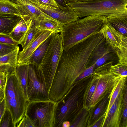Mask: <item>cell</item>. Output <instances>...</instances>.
<instances>
[{
  "instance_id": "1",
  "label": "cell",
  "mask_w": 127,
  "mask_h": 127,
  "mask_svg": "<svg viewBox=\"0 0 127 127\" xmlns=\"http://www.w3.org/2000/svg\"><path fill=\"white\" fill-rule=\"evenodd\" d=\"M103 37L99 33L63 51L50 89L55 95L63 97L87 68L89 57Z\"/></svg>"
},
{
  "instance_id": "2",
  "label": "cell",
  "mask_w": 127,
  "mask_h": 127,
  "mask_svg": "<svg viewBox=\"0 0 127 127\" xmlns=\"http://www.w3.org/2000/svg\"><path fill=\"white\" fill-rule=\"evenodd\" d=\"M106 16L92 15L79 18L63 26L60 33L64 51L95 35L107 22Z\"/></svg>"
},
{
  "instance_id": "3",
  "label": "cell",
  "mask_w": 127,
  "mask_h": 127,
  "mask_svg": "<svg viewBox=\"0 0 127 127\" xmlns=\"http://www.w3.org/2000/svg\"><path fill=\"white\" fill-rule=\"evenodd\" d=\"M91 75L75 82L57 102L54 127H61L63 123L71 124L83 108L84 93Z\"/></svg>"
},
{
  "instance_id": "4",
  "label": "cell",
  "mask_w": 127,
  "mask_h": 127,
  "mask_svg": "<svg viewBox=\"0 0 127 127\" xmlns=\"http://www.w3.org/2000/svg\"><path fill=\"white\" fill-rule=\"evenodd\" d=\"M79 18L96 15L107 18L127 16V0H98L86 2H67Z\"/></svg>"
},
{
  "instance_id": "5",
  "label": "cell",
  "mask_w": 127,
  "mask_h": 127,
  "mask_svg": "<svg viewBox=\"0 0 127 127\" xmlns=\"http://www.w3.org/2000/svg\"><path fill=\"white\" fill-rule=\"evenodd\" d=\"M4 91L6 108L10 111L16 127L25 115L27 101L14 69L7 75Z\"/></svg>"
},
{
  "instance_id": "6",
  "label": "cell",
  "mask_w": 127,
  "mask_h": 127,
  "mask_svg": "<svg viewBox=\"0 0 127 127\" xmlns=\"http://www.w3.org/2000/svg\"><path fill=\"white\" fill-rule=\"evenodd\" d=\"M63 51L60 34L53 33L47 49L38 65L44 76L49 93Z\"/></svg>"
},
{
  "instance_id": "7",
  "label": "cell",
  "mask_w": 127,
  "mask_h": 127,
  "mask_svg": "<svg viewBox=\"0 0 127 127\" xmlns=\"http://www.w3.org/2000/svg\"><path fill=\"white\" fill-rule=\"evenodd\" d=\"M57 102L50 100L27 101L25 115L36 127H54Z\"/></svg>"
},
{
  "instance_id": "8",
  "label": "cell",
  "mask_w": 127,
  "mask_h": 127,
  "mask_svg": "<svg viewBox=\"0 0 127 127\" xmlns=\"http://www.w3.org/2000/svg\"><path fill=\"white\" fill-rule=\"evenodd\" d=\"M113 61L107 63L95 69L98 75V81L90 103L89 109H94L96 105L110 93L121 77L109 70Z\"/></svg>"
},
{
  "instance_id": "9",
  "label": "cell",
  "mask_w": 127,
  "mask_h": 127,
  "mask_svg": "<svg viewBox=\"0 0 127 127\" xmlns=\"http://www.w3.org/2000/svg\"><path fill=\"white\" fill-rule=\"evenodd\" d=\"M27 94L28 101L50 100L45 79L38 65L29 64Z\"/></svg>"
},
{
  "instance_id": "10",
  "label": "cell",
  "mask_w": 127,
  "mask_h": 127,
  "mask_svg": "<svg viewBox=\"0 0 127 127\" xmlns=\"http://www.w3.org/2000/svg\"><path fill=\"white\" fill-rule=\"evenodd\" d=\"M116 55L119 63L127 64V37L115 29L109 23H105L99 32Z\"/></svg>"
},
{
  "instance_id": "11",
  "label": "cell",
  "mask_w": 127,
  "mask_h": 127,
  "mask_svg": "<svg viewBox=\"0 0 127 127\" xmlns=\"http://www.w3.org/2000/svg\"><path fill=\"white\" fill-rule=\"evenodd\" d=\"M116 55L112 47L106 44L103 37L92 52L87 62V68L94 64L95 69L107 63L113 61Z\"/></svg>"
},
{
  "instance_id": "12",
  "label": "cell",
  "mask_w": 127,
  "mask_h": 127,
  "mask_svg": "<svg viewBox=\"0 0 127 127\" xmlns=\"http://www.w3.org/2000/svg\"><path fill=\"white\" fill-rule=\"evenodd\" d=\"M125 86L120 91L105 117L102 127H120L123 110V102Z\"/></svg>"
},
{
  "instance_id": "13",
  "label": "cell",
  "mask_w": 127,
  "mask_h": 127,
  "mask_svg": "<svg viewBox=\"0 0 127 127\" xmlns=\"http://www.w3.org/2000/svg\"><path fill=\"white\" fill-rule=\"evenodd\" d=\"M53 33L49 31L39 30L27 47L19 52L17 64H21L28 63L30 58L35 50Z\"/></svg>"
},
{
  "instance_id": "14",
  "label": "cell",
  "mask_w": 127,
  "mask_h": 127,
  "mask_svg": "<svg viewBox=\"0 0 127 127\" xmlns=\"http://www.w3.org/2000/svg\"><path fill=\"white\" fill-rule=\"evenodd\" d=\"M44 12L60 23L62 26L79 18L73 9L65 11L37 3H32Z\"/></svg>"
},
{
  "instance_id": "15",
  "label": "cell",
  "mask_w": 127,
  "mask_h": 127,
  "mask_svg": "<svg viewBox=\"0 0 127 127\" xmlns=\"http://www.w3.org/2000/svg\"><path fill=\"white\" fill-rule=\"evenodd\" d=\"M10 0L18 6L22 16L29 15L33 19L34 22L44 19L56 21L40 10L29 0Z\"/></svg>"
},
{
  "instance_id": "16",
  "label": "cell",
  "mask_w": 127,
  "mask_h": 127,
  "mask_svg": "<svg viewBox=\"0 0 127 127\" xmlns=\"http://www.w3.org/2000/svg\"><path fill=\"white\" fill-rule=\"evenodd\" d=\"M22 17L13 14H0V34L10 35Z\"/></svg>"
},
{
  "instance_id": "17",
  "label": "cell",
  "mask_w": 127,
  "mask_h": 127,
  "mask_svg": "<svg viewBox=\"0 0 127 127\" xmlns=\"http://www.w3.org/2000/svg\"><path fill=\"white\" fill-rule=\"evenodd\" d=\"M34 23L33 19L29 15L22 16L20 21L10 34V36L15 41L19 43L28 29Z\"/></svg>"
},
{
  "instance_id": "18",
  "label": "cell",
  "mask_w": 127,
  "mask_h": 127,
  "mask_svg": "<svg viewBox=\"0 0 127 127\" xmlns=\"http://www.w3.org/2000/svg\"><path fill=\"white\" fill-rule=\"evenodd\" d=\"M98 80L97 73L94 70L87 83L85 90L83 98V107L90 110L89 107Z\"/></svg>"
},
{
  "instance_id": "19",
  "label": "cell",
  "mask_w": 127,
  "mask_h": 127,
  "mask_svg": "<svg viewBox=\"0 0 127 127\" xmlns=\"http://www.w3.org/2000/svg\"><path fill=\"white\" fill-rule=\"evenodd\" d=\"M29 64H17L14 67L15 73L20 83L25 96L28 101L27 81Z\"/></svg>"
},
{
  "instance_id": "20",
  "label": "cell",
  "mask_w": 127,
  "mask_h": 127,
  "mask_svg": "<svg viewBox=\"0 0 127 127\" xmlns=\"http://www.w3.org/2000/svg\"><path fill=\"white\" fill-rule=\"evenodd\" d=\"M53 33L43 42L35 50L30 58L28 64L37 65L39 64L47 49Z\"/></svg>"
},
{
  "instance_id": "21",
  "label": "cell",
  "mask_w": 127,
  "mask_h": 127,
  "mask_svg": "<svg viewBox=\"0 0 127 127\" xmlns=\"http://www.w3.org/2000/svg\"><path fill=\"white\" fill-rule=\"evenodd\" d=\"M38 29L51 31L54 33H60L62 31V26L58 21L53 20L44 19L34 22Z\"/></svg>"
},
{
  "instance_id": "22",
  "label": "cell",
  "mask_w": 127,
  "mask_h": 127,
  "mask_svg": "<svg viewBox=\"0 0 127 127\" xmlns=\"http://www.w3.org/2000/svg\"><path fill=\"white\" fill-rule=\"evenodd\" d=\"M107 22L121 34L127 36V16H117L107 18Z\"/></svg>"
},
{
  "instance_id": "23",
  "label": "cell",
  "mask_w": 127,
  "mask_h": 127,
  "mask_svg": "<svg viewBox=\"0 0 127 127\" xmlns=\"http://www.w3.org/2000/svg\"><path fill=\"white\" fill-rule=\"evenodd\" d=\"M111 92L108 94L100 101L97 107L93 111L87 127H90L105 112L109 102Z\"/></svg>"
},
{
  "instance_id": "24",
  "label": "cell",
  "mask_w": 127,
  "mask_h": 127,
  "mask_svg": "<svg viewBox=\"0 0 127 127\" xmlns=\"http://www.w3.org/2000/svg\"><path fill=\"white\" fill-rule=\"evenodd\" d=\"M94 110H88L83 108L71 124L70 127H87Z\"/></svg>"
},
{
  "instance_id": "25",
  "label": "cell",
  "mask_w": 127,
  "mask_h": 127,
  "mask_svg": "<svg viewBox=\"0 0 127 127\" xmlns=\"http://www.w3.org/2000/svg\"><path fill=\"white\" fill-rule=\"evenodd\" d=\"M13 14L22 16L19 7L10 0H0V14Z\"/></svg>"
},
{
  "instance_id": "26",
  "label": "cell",
  "mask_w": 127,
  "mask_h": 127,
  "mask_svg": "<svg viewBox=\"0 0 127 127\" xmlns=\"http://www.w3.org/2000/svg\"><path fill=\"white\" fill-rule=\"evenodd\" d=\"M127 77H121L113 88L110 95L105 117L107 115L111 106L121 90L127 84Z\"/></svg>"
},
{
  "instance_id": "27",
  "label": "cell",
  "mask_w": 127,
  "mask_h": 127,
  "mask_svg": "<svg viewBox=\"0 0 127 127\" xmlns=\"http://www.w3.org/2000/svg\"><path fill=\"white\" fill-rule=\"evenodd\" d=\"M19 48L18 46L11 52L0 57V65L7 64L15 67L17 64Z\"/></svg>"
},
{
  "instance_id": "28",
  "label": "cell",
  "mask_w": 127,
  "mask_h": 127,
  "mask_svg": "<svg viewBox=\"0 0 127 127\" xmlns=\"http://www.w3.org/2000/svg\"><path fill=\"white\" fill-rule=\"evenodd\" d=\"M39 30L35 26L34 23L28 28L23 38L19 43V44L21 45L23 49L27 47Z\"/></svg>"
},
{
  "instance_id": "29",
  "label": "cell",
  "mask_w": 127,
  "mask_h": 127,
  "mask_svg": "<svg viewBox=\"0 0 127 127\" xmlns=\"http://www.w3.org/2000/svg\"><path fill=\"white\" fill-rule=\"evenodd\" d=\"M14 67L7 64L0 65V89H4L7 75Z\"/></svg>"
},
{
  "instance_id": "30",
  "label": "cell",
  "mask_w": 127,
  "mask_h": 127,
  "mask_svg": "<svg viewBox=\"0 0 127 127\" xmlns=\"http://www.w3.org/2000/svg\"><path fill=\"white\" fill-rule=\"evenodd\" d=\"M109 70L115 74L124 77L127 76V64L118 62L114 65H112Z\"/></svg>"
},
{
  "instance_id": "31",
  "label": "cell",
  "mask_w": 127,
  "mask_h": 127,
  "mask_svg": "<svg viewBox=\"0 0 127 127\" xmlns=\"http://www.w3.org/2000/svg\"><path fill=\"white\" fill-rule=\"evenodd\" d=\"M0 127H16L11 114L7 108L0 120Z\"/></svg>"
},
{
  "instance_id": "32",
  "label": "cell",
  "mask_w": 127,
  "mask_h": 127,
  "mask_svg": "<svg viewBox=\"0 0 127 127\" xmlns=\"http://www.w3.org/2000/svg\"><path fill=\"white\" fill-rule=\"evenodd\" d=\"M17 127H36L32 121L27 115H25L16 125Z\"/></svg>"
},
{
  "instance_id": "33",
  "label": "cell",
  "mask_w": 127,
  "mask_h": 127,
  "mask_svg": "<svg viewBox=\"0 0 127 127\" xmlns=\"http://www.w3.org/2000/svg\"><path fill=\"white\" fill-rule=\"evenodd\" d=\"M18 47L12 44L0 43V57L11 52Z\"/></svg>"
},
{
  "instance_id": "34",
  "label": "cell",
  "mask_w": 127,
  "mask_h": 127,
  "mask_svg": "<svg viewBox=\"0 0 127 127\" xmlns=\"http://www.w3.org/2000/svg\"><path fill=\"white\" fill-rule=\"evenodd\" d=\"M0 43L12 44L18 46L19 43L14 40L10 35L0 34Z\"/></svg>"
},
{
  "instance_id": "35",
  "label": "cell",
  "mask_w": 127,
  "mask_h": 127,
  "mask_svg": "<svg viewBox=\"0 0 127 127\" xmlns=\"http://www.w3.org/2000/svg\"><path fill=\"white\" fill-rule=\"evenodd\" d=\"M95 64L87 68L80 75L76 80V82L91 75L93 73L94 69Z\"/></svg>"
},
{
  "instance_id": "36",
  "label": "cell",
  "mask_w": 127,
  "mask_h": 127,
  "mask_svg": "<svg viewBox=\"0 0 127 127\" xmlns=\"http://www.w3.org/2000/svg\"><path fill=\"white\" fill-rule=\"evenodd\" d=\"M59 9H60L67 11L72 9L67 4L66 0H54Z\"/></svg>"
},
{
  "instance_id": "37",
  "label": "cell",
  "mask_w": 127,
  "mask_h": 127,
  "mask_svg": "<svg viewBox=\"0 0 127 127\" xmlns=\"http://www.w3.org/2000/svg\"><path fill=\"white\" fill-rule=\"evenodd\" d=\"M121 123L120 127H127V104L123 106Z\"/></svg>"
},
{
  "instance_id": "38",
  "label": "cell",
  "mask_w": 127,
  "mask_h": 127,
  "mask_svg": "<svg viewBox=\"0 0 127 127\" xmlns=\"http://www.w3.org/2000/svg\"><path fill=\"white\" fill-rule=\"evenodd\" d=\"M37 3L59 9L54 0H39Z\"/></svg>"
},
{
  "instance_id": "39",
  "label": "cell",
  "mask_w": 127,
  "mask_h": 127,
  "mask_svg": "<svg viewBox=\"0 0 127 127\" xmlns=\"http://www.w3.org/2000/svg\"><path fill=\"white\" fill-rule=\"evenodd\" d=\"M105 115V112L90 127H102Z\"/></svg>"
},
{
  "instance_id": "40",
  "label": "cell",
  "mask_w": 127,
  "mask_h": 127,
  "mask_svg": "<svg viewBox=\"0 0 127 127\" xmlns=\"http://www.w3.org/2000/svg\"><path fill=\"white\" fill-rule=\"evenodd\" d=\"M6 108L5 97L0 101V121Z\"/></svg>"
},
{
  "instance_id": "41",
  "label": "cell",
  "mask_w": 127,
  "mask_h": 127,
  "mask_svg": "<svg viewBox=\"0 0 127 127\" xmlns=\"http://www.w3.org/2000/svg\"><path fill=\"white\" fill-rule=\"evenodd\" d=\"M67 2H86L98 0H66Z\"/></svg>"
},
{
  "instance_id": "42",
  "label": "cell",
  "mask_w": 127,
  "mask_h": 127,
  "mask_svg": "<svg viewBox=\"0 0 127 127\" xmlns=\"http://www.w3.org/2000/svg\"><path fill=\"white\" fill-rule=\"evenodd\" d=\"M4 89H0V101L4 98Z\"/></svg>"
},
{
  "instance_id": "43",
  "label": "cell",
  "mask_w": 127,
  "mask_h": 127,
  "mask_svg": "<svg viewBox=\"0 0 127 127\" xmlns=\"http://www.w3.org/2000/svg\"><path fill=\"white\" fill-rule=\"evenodd\" d=\"M70 123L68 121L64 122L62 124L61 127H70Z\"/></svg>"
},
{
  "instance_id": "44",
  "label": "cell",
  "mask_w": 127,
  "mask_h": 127,
  "mask_svg": "<svg viewBox=\"0 0 127 127\" xmlns=\"http://www.w3.org/2000/svg\"><path fill=\"white\" fill-rule=\"evenodd\" d=\"M32 3H37L39 0H29Z\"/></svg>"
}]
</instances>
